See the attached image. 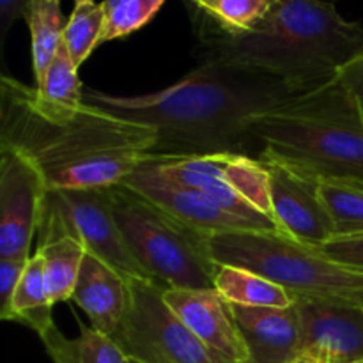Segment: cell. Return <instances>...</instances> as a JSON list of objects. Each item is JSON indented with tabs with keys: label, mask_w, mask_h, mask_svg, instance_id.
I'll list each match as a JSON object with an SVG mask.
<instances>
[{
	"label": "cell",
	"mask_w": 363,
	"mask_h": 363,
	"mask_svg": "<svg viewBox=\"0 0 363 363\" xmlns=\"http://www.w3.org/2000/svg\"><path fill=\"white\" fill-rule=\"evenodd\" d=\"M284 78L218 62H199L176 84L142 96L85 89V103L152 128V158L245 152L248 124L301 94Z\"/></svg>",
	"instance_id": "cell-1"
},
{
	"label": "cell",
	"mask_w": 363,
	"mask_h": 363,
	"mask_svg": "<svg viewBox=\"0 0 363 363\" xmlns=\"http://www.w3.org/2000/svg\"><path fill=\"white\" fill-rule=\"evenodd\" d=\"M0 145L35 163L55 190H92L123 184L152 158L156 131L85 103L66 123L46 121L32 108L28 85L0 78Z\"/></svg>",
	"instance_id": "cell-2"
},
{
	"label": "cell",
	"mask_w": 363,
	"mask_h": 363,
	"mask_svg": "<svg viewBox=\"0 0 363 363\" xmlns=\"http://www.w3.org/2000/svg\"><path fill=\"white\" fill-rule=\"evenodd\" d=\"M363 46V27L325 0H273L248 32L199 38V60L284 78L311 91L337 77Z\"/></svg>",
	"instance_id": "cell-3"
},
{
	"label": "cell",
	"mask_w": 363,
	"mask_h": 363,
	"mask_svg": "<svg viewBox=\"0 0 363 363\" xmlns=\"http://www.w3.org/2000/svg\"><path fill=\"white\" fill-rule=\"evenodd\" d=\"M318 177L363 179V121L339 78L287 99L248 124V144Z\"/></svg>",
	"instance_id": "cell-4"
},
{
	"label": "cell",
	"mask_w": 363,
	"mask_h": 363,
	"mask_svg": "<svg viewBox=\"0 0 363 363\" xmlns=\"http://www.w3.org/2000/svg\"><path fill=\"white\" fill-rule=\"evenodd\" d=\"M209 250L218 264L252 269L289 289L294 296L363 307V272L326 257L282 233L209 234Z\"/></svg>",
	"instance_id": "cell-5"
},
{
	"label": "cell",
	"mask_w": 363,
	"mask_h": 363,
	"mask_svg": "<svg viewBox=\"0 0 363 363\" xmlns=\"http://www.w3.org/2000/svg\"><path fill=\"white\" fill-rule=\"evenodd\" d=\"M113 215L137 261L165 287L215 289L218 262L209 250V234L174 218L126 184L110 188Z\"/></svg>",
	"instance_id": "cell-6"
},
{
	"label": "cell",
	"mask_w": 363,
	"mask_h": 363,
	"mask_svg": "<svg viewBox=\"0 0 363 363\" xmlns=\"http://www.w3.org/2000/svg\"><path fill=\"white\" fill-rule=\"evenodd\" d=\"M149 162L170 179L202 191L220 208L247 220L259 233H280L273 215L268 169L261 158L220 152Z\"/></svg>",
	"instance_id": "cell-7"
},
{
	"label": "cell",
	"mask_w": 363,
	"mask_h": 363,
	"mask_svg": "<svg viewBox=\"0 0 363 363\" xmlns=\"http://www.w3.org/2000/svg\"><path fill=\"white\" fill-rule=\"evenodd\" d=\"M167 287L155 280H131V301L112 339L128 358L145 363H229L194 335L163 300Z\"/></svg>",
	"instance_id": "cell-8"
},
{
	"label": "cell",
	"mask_w": 363,
	"mask_h": 363,
	"mask_svg": "<svg viewBox=\"0 0 363 363\" xmlns=\"http://www.w3.org/2000/svg\"><path fill=\"white\" fill-rule=\"evenodd\" d=\"M48 194L35 163L18 149L0 145V257H30Z\"/></svg>",
	"instance_id": "cell-9"
},
{
	"label": "cell",
	"mask_w": 363,
	"mask_h": 363,
	"mask_svg": "<svg viewBox=\"0 0 363 363\" xmlns=\"http://www.w3.org/2000/svg\"><path fill=\"white\" fill-rule=\"evenodd\" d=\"M50 194L85 245L87 254L116 269L128 282L155 280L137 261L124 238L123 229L113 215L110 188L55 190Z\"/></svg>",
	"instance_id": "cell-10"
},
{
	"label": "cell",
	"mask_w": 363,
	"mask_h": 363,
	"mask_svg": "<svg viewBox=\"0 0 363 363\" xmlns=\"http://www.w3.org/2000/svg\"><path fill=\"white\" fill-rule=\"evenodd\" d=\"M259 158L268 169L273 215L280 233L314 248L332 240L335 229L321 197V177L277 160Z\"/></svg>",
	"instance_id": "cell-11"
},
{
	"label": "cell",
	"mask_w": 363,
	"mask_h": 363,
	"mask_svg": "<svg viewBox=\"0 0 363 363\" xmlns=\"http://www.w3.org/2000/svg\"><path fill=\"white\" fill-rule=\"evenodd\" d=\"M300 353L326 363L363 360V307L296 296Z\"/></svg>",
	"instance_id": "cell-12"
},
{
	"label": "cell",
	"mask_w": 363,
	"mask_h": 363,
	"mask_svg": "<svg viewBox=\"0 0 363 363\" xmlns=\"http://www.w3.org/2000/svg\"><path fill=\"white\" fill-rule=\"evenodd\" d=\"M128 188L144 195L179 222L204 234L257 230L247 220L233 215L195 188L170 179L151 162H145L124 181Z\"/></svg>",
	"instance_id": "cell-13"
},
{
	"label": "cell",
	"mask_w": 363,
	"mask_h": 363,
	"mask_svg": "<svg viewBox=\"0 0 363 363\" xmlns=\"http://www.w3.org/2000/svg\"><path fill=\"white\" fill-rule=\"evenodd\" d=\"M163 300L179 321L213 353L229 363H250L233 307L215 289L167 287Z\"/></svg>",
	"instance_id": "cell-14"
},
{
	"label": "cell",
	"mask_w": 363,
	"mask_h": 363,
	"mask_svg": "<svg viewBox=\"0 0 363 363\" xmlns=\"http://www.w3.org/2000/svg\"><path fill=\"white\" fill-rule=\"evenodd\" d=\"M38 236L35 254L41 257L45 266L46 284L53 301L59 303L71 300L87 248L67 222L52 194H48L46 199Z\"/></svg>",
	"instance_id": "cell-15"
},
{
	"label": "cell",
	"mask_w": 363,
	"mask_h": 363,
	"mask_svg": "<svg viewBox=\"0 0 363 363\" xmlns=\"http://www.w3.org/2000/svg\"><path fill=\"white\" fill-rule=\"evenodd\" d=\"M230 307L250 363H287L300 353L301 323L296 303L289 308Z\"/></svg>",
	"instance_id": "cell-16"
},
{
	"label": "cell",
	"mask_w": 363,
	"mask_h": 363,
	"mask_svg": "<svg viewBox=\"0 0 363 363\" xmlns=\"http://www.w3.org/2000/svg\"><path fill=\"white\" fill-rule=\"evenodd\" d=\"M71 300L87 314L92 328L113 337L130 308V282L108 264L87 254Z\"/></svg>",
	"instance_id": "cell-17"
},
{
	"label": "cell",
	"mask_w": 363,
	"mask_h": 363,
	"mask_svg": "<svg viewBox=\"0 0 363 363\" xmlns=\"http://www.w3.org/2000/svg\"><path fill=\"white\" fill-rule=\"evenodd\" d=\"M28 99L32 108L52 123H66L84 108L85 89L64 43L43 80L35 87H28Z\"/></svg>",
	"instance_id": "cell-18"
},
{
	"label": "cell",
	"mask_w": 363,
	"mask_h": 363,
	"mask_svg": "<svg viewBox=\"0 0 363 363\" xmlns=\"http://www.w3.org/2000/svg\"><path fill=\"white\" fill-rule=\"evenodd\" d=\"M215 291L230 305L241 307L289 308L296 296L275 280L240 266L218 264L215 273Z\"/></svg>",
	"instance_id": "cell-19"
},
{
	"label": "cell",
	"mask_w": 363,
	"mask_h": 363,
	"mask_svg": "<svg viewBox=\"0 0 363 363\" xmlns=\"http://www.w3.org/2000/svg\"><path fill=\"white\" fill-rule=\"evenodd\" d=\"M53 305L55 301L50 294L48 284H46L45 266L38 254H32L23 277L14 291L9 308L0 318L4 321H14L28 326L41 339L50 330L55 328L52 315Z\"/></svg>",
	"instance_id": "cell-20"
},
{
	"label": "cell",
	"mask_w": 363,
	"mask_h": 363,
	"mask_svg": "<svg viewBox=\"0 0 363 363\" xmlns=\"http://www.w3.org/2000/svg\"><path fill=\"white\" fill-rule=\"evenodd\" d=\"M273 0H202L188 7L197 38L236 35L254 28L268 13Z\"/></svg>",
	"instance_id": "cell-21"
},
{
	"label": "cell",
	"mask_w": 363,
	"mask_h": 363,
	"mask_svg": "<svg viewBox=\"0 0 363 363\" xmlns=\"http://www.w3.org/2000/svg\"><path fill=\"white\" fill-rule=\"evenodd\" d=\"M46 353L53 363H128L119 344L112 337L98 332L92 326H80L77 339H67L59 328H53L41 337Z\"/></svg>",
	"instance_id": "cell-22"
},
{
	"label": "cell",
	"mask_w": 363,
	"mask_h": 363,
	"mask_svg": "<svg viewBox=\"0 0 363 363\" xmlns=\"http://www.w3.org/2000/svg\"><path fill=\"white\" fill-rule=\"evenodd\" d=\"M25 21L30 28L32 66L35 84H39L62 46L67 20L60 11V0H30Z\"/></svg>",
	"instance_id": "cell-23"
},
{
	"label": "cell",
	"mask_w": 363,
	"mask_h": 363,
	"mask_svg": "<svg viewBox=\"0 0 363 363\" xmlns=\"http://www.w3.org/2000/svg\"><path fill=\"white\" fill-rule=\"evenodd\" d=\"M319 188L335 236L363 234V179L321 177Z\"/></svg>",
	"instance_id": "cell-24"
},
{
	"label": "cell",
	"mask_w": 363,
	"mask_h": 363,
	"mask_svg": "<svg viewBox=\"0 0 363 363\" xmlns=\"http://www.w3.org/2000/svg\"><path fill=\"white\" fill-rule=\"evenodd\" d=\"M103 32H105L103 4H77L71 16L67 18L62 35L64 46L77 67H80L91 57L96 46L101 45Z\"/></svg>",
	"instance_id": "cell-25"
},
{
	"label": "cell",
	"mask_w": 363,
	"mask_h": 363,
	"mask_svg": "<svg viewBox=\"0 0 363 363\" xmlns=\"http://www.w3.org/2000/svg\"><path fill=\"white\" fill-rule=\"evenodd\" d=\"M105 32L101 43L126 38L156 16L165 0H103Z\"/></svg>",
	"instance_id": "cell-26"
},
{
	"label": "cell",
	"mask_w": 363,
	"mask_h": 363,
	"mask_svg": "<svg viewBox=\"0 0 363 363\" xmlns=\"http://www.w3.org/2000/svg\"><path fill=\"white\" fill-rule=\"evenodd\" d=\"M318 250L323 252L326 257L340 262V264H346L350 268L363 272V234L335 236L326 241Z\"/></svg>",
	"instance_id": "cell-27"
},
{
	"label": "cell",
	"mask_w": 363,
	"mask_h": 363,
	"mask_svg": "<svg viewBox=\"0 0 363 363\" xmlns=\"http://www.w3.org/2000/svg\"><path fill=\"white\" fill-rule=\"evenodd\" d=\"M28 259L30 257H0V315L9 308Z\"/></svg>",
	"instance_id": "cell-28"
},
{
	"label": "cell",
	"mask_w": 363,
	"mask_h": 363,
	"mask_svg": "<svg viewBox=\"0 0 363 363\" xmlns=\"http://www.w3.org/2000/svg\"><path fill=\"white\" fill-rule=\"evenodd\" d=\"M337 78L357 105L363 121V46L340 67Z\"/></svg>",
	"instance_id": "cell-29"
},
{
	"label": "cell",
	"mask_w": 363,
	"mask_h": 363,
	"mask_svg": "<svg viewBox=\"0 0 363 363\" xmlns=\"http://www.w3.org/2000/svg\"><path fill=\"white\" fill-rule=\"evenodd\" d=\"M30 0H0V48H4L6 35L14 21L25 20Z\"/></svg>",
	"instance_id": "cell-30"
},
{
	"label": "cell",
	"mask_w": 363,
	"mask_h": 363,
	"mask_svg": "<svg viewBox=\"0 0 363 363\" xmlns=\"http://www.w3.org/2000/svg\"><path fill=\"white\" fill-rule=\"evenodd\" d=\"M287 363H326V362L318 360V358H312L308 357V354H296L293 360H289Z\"/></svg>",
	"instance_id": "cell-31"
},
{
	"label": "cell",
	"mask_w": 363,
	"mask_h": 363,
	"mask_svg": "<svg viewBox=\"0 0 363 363\" xmlns=\"http://www.w3.org/2000/svg\"><path fill=\"white\" fill-rule=\"evenodd\" d=\"M184 2L188 4V7H194V6H197L199 2H202V0H184Z\"/></svg>",
	"instance_id": "cell-32"
},
{
	"label": "cell",
	"mask_w": 363,
	"mask_h": 363,
	"mask_svg": "<svg viewBox=\"0 0 363 363\" xmlns=\"http://www.w3.org/2000/svg\"><path fill=\"white\" fill-rule=\"evenodd\" d=\"M87 2H94V0H74V6H77V4H87Z\"/></svg>",
	"instance_id": "cell-33"
},
{
	"label": "cell",
	"mask_w": 363,
	"mask_h": 363,
	"mask_svg": "<svg viewBox=\"0 0 363 363\" xmlns=\"http://www.w3.org/2000/svg\"><path fill=\"white\" fill-rule=\"evenodd\" d=\"M128 363H145V362H140V360H135V358H130V362Z\"/></svg>",
	"instance_id": "cell-34"
},
{
	"label": "cell",
	"mask_w": 363,
	"mask_h": 363,
	"mask_svg": "<svg viewBox=\"0 0 363 363\" xmlns=\"http://www.w3.org/2000/svg\"><path fill=\"white\" fill-rule=\"evenodd\" d=\"M357 363H363V360H360V362H357Z\"/></svg>",
	"instance_id": "cell-35"
}]
</instances>
